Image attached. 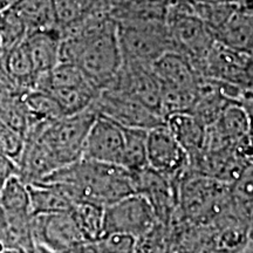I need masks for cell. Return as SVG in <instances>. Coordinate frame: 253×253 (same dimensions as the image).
I'll return each mask as SVG.
<instances>
[{
  "label": "cell",
  "mask_w": 253,
  "mask_h": 253,
  "mask_svg": "<svg viewBox=\"0 0 253 253\" xmlns=\"http://www.w3.org/2000/svg\"><path fill=\"white\" fill-rule=\"evenodd\" d=\"M39 182L61 185L74 203H91L106 208L136 194L132 172L116 164L80 158L59 168Z\"/></svg>",
  "instance_id": "obj_1"
},
{
  "label": "cell",
  "mask_w": 253,
  "mask_h": 253,
  "mask_svg": "<svg viewBox=\"0 0 253 253\" xmlns=\"http://www.w3.org/2000/svg\"><path fill=\"white\" fill-rule=\"evenodd\" d=\"M96 112L88 108L73 115L48 123L37 131L25 137L36 138L53 158L56 167L62 168L82 158L84 142Z\"/></svg>",
  "instance_id": "obj_2"
},
{
  "label": "cell",
  "mask_w": 253,
  "mask_h": 253,
  "mask_svg": "<svg viewBox=\"0 0 253 253\" xmlns=\"http://www.w3.org/2000/svg\"><path fill=\"white\" fill-rule=\"evenodd\" d=\"M118 28L123 63L153 66L161 56L176 52L166 23L118 24Z\"/></svg>",
  "instance_id": "obj_3"
},
{
  "label": "cell",
  "mask_w": 253,
  "mask_h": 253,
  "mask_svg": "<svg viewBox=\"0 0 253 253\" xmlns=\"http://www.w3.org/2000/svg\"><path fill=\"white\" fill-rule=\"evenodd\" d=\"M156 220L149 202L140 194H131L104 208L103 236L120 233L136 238L153 229Z\"/></svg>",
  "instance_id": "obj_4"
},
{
  "label": "cell",
  "mask_w": 253,
  "mask_h": 253,
  "mask_svg": "<svg viewBox=\"0 0 253 253\" xmlns=\"http://www.w3.org/2000/svg\"><path fill=\"white\" fill-rule=\"evenodd\" d=\"M229 196L227 183L209 176L190 177L181 186L182 208L191 219H211L224 209Z\"/></svg>",
  "instance_id": "obj_5"
},
{
  "label": "cell",
  "mask_w": 253,
  "mask_h": 253,
  "mask_svg": "<svg viewBox=\"0 0 253 253\" xmlns=\"http://www.w3.org/2000/svg\"><path fill=\"white\" fill-rule=\"evenodd\" d=\"M197 74L252 89V54L231 49L214 41L198 66Z\"/></svg>",
  "instance_id": "obj_6"
},
{
  "label": "cell",
  "mask_w": 253,
  "mask_h": 253,
  "mask_svg": "<svg viewBox=\"0 0 253 253\" xmlns=\"http://www.w3.org/2000/svg\"><path fill=\"white\" fill-rule=\"evenodd\" d=\"M95 112L112 119L122 126L149 129L164 123L160 114L154 112L125 94L109 89L100 90L93 103Z\"/></svg>",
  "instance_id": "obj_7"
},
{
  "label": "cell",
  "mask_w": 253,
  "mask_h": 253,
  "mask_svg": "<svg viewBox=\"0 0 253 253\" xmlns=\"http://www.w3.org/2000/svg\"><path fill=\"white\" fill-rule=\"evenodd\" d=\"M103 89L125 94L161 115L162 87L151 66L122 62L116 77Z\"/></svg>",
  "instance_id": "obj_8"
},
{
  "label": "cell",
  "mask_w": 253,
  "mask_h": 253,
  "mask_svg": "<svg viewBox=\"0 0 253 253\" xmlns=\"http://www.w3.org/2000/svg\"><path fill=\"white\" fill-rule=\"evenodd\" d=\"M147 166L172 181L189 166L188 155L166 123L147 132Z\"/></svg>",
  "instance_id": "obj_9"
},
{
  "label": "cell",
  "mask_w": 253,
  "mask_h": 253,
  "mask_svg": "<svg viewBox=\"0 0 253 253\" xmlns=\"http://www.w3.org/2000/svg\"><path fill=\"white\" fill-rule=\"evenodd\" d=\"M125 155L123 126L96 113L84 142L82 157L96 162L121 166Z\"/></svg>",
  "instance_id": "obj_10"
},
{
  "label": "cell",
  "mask_w": 253,
  "mask_h": 253,
  "mask_svg": "<svg viewBox=\"0 0 253 253\" xmlns=\"http://www.w3.org/2000/svg\"><path fill=\"white\" fill-rule=\"evenodd\" d=\"M31 226L36 244L43 245L56 251L69 252L73 249H79L86 243L71 211L32 216Z\"/></svg>",
  "instance_id": "obj_11"
},
{
  "label": "cell",
  "mask_w": 253,
  "mask_h": 253,
  "mask_svg": "<svg viewBox=\"0 0 253 253\" xmlns=\"http://www.w3.org/2000/svg\"><path fill=\"white\" fill-rule=\"evenodd\" d=\"M136 194H140L149 202L154 209L157 220L170 217L175 208L177 197L173 181L149 167L137 172H132Z\"/></svg>",
  "instance_id": "obj_12"
},
{
  "label": "cell",
  "mask_w": 253,
  "mask_h": 253,
  "mask_svg": "<svg viewBox=\"0 0 253 253\" xmlns=\"http://www.w3.org/2000/svg\"><path fill=\"white\" fill-rule=\"evenodd\" d=\"M252 7L240 5L219 28L212 32L214 41L238 52L252 54L253 14Z\"/></svg>",
  "instance_id": "obj_13"
},
{
  "label": "cell",
  "mask_w": 253,
  "mask_h": 253,
  "mask_svg": "<svg viewBox=\"0 0 253 253\" xmlns=\"http://www.w3.org/2000/svg\"><path fill=\"white\" fill-rule=\"evenodd\" d=\"M162 87L195 89L199 75L190 60L181 53L169 52L151 66Z\"/></svg>",
  "instance_id": "obj_14"
},
{
  "label": "cell",
  "mask_w": 253,
  "mask_h": 253,
  "mask_svg": "<svg viewBox=\"0 0 253 253\" xmlns=\"http://www.w3.org/2000/svg\"><path fill=\"white\" fill-rule=\"evenodd\" d=\"M60 41L58 30L37 31L24 39L36 78L50 72L60 62Z\"/></svg>",
  "instance_id": "obj_15"
},
{
  "label": "cell",
  "mask_w": 253,
  "mask_h": 253,
  "mask_svg": "<svg viewBox=\"0 0 253 253\" xmlns=\"http://www.w3.org/2000/svg\"><path fill=\"white\" fill-rule=\"evenodd\" d=\"M32 216L69 212L74 202L61 185L52 182L27 183Z\"/></svg>",
  "instance_id": "obj_16"
},
{
  "label": "cell",
  "mask_w": 253,
  "mask_h": 253,
  "mask_svg": "<svg viewBox=\"0 0 253 253\" xmlns=\"http://www.w3.org/2000/svg\"><path fill=\"white\" fill-rule=\"evenodd\" d=\"M164 123L185 150L189 163L203 153L207 128L191 113L172 114L164 119Z\"/></svg>",
  "instance_id": "obj_17"
},
{
  "label": "cell",
  "mask_w": 253,
  "mask_h": 253,
  "mask_svg": "<svg viewBox=\"0 0 253 253\" xmlns=\"http://www.w3.org/2000/svg\"><path fill=\"white\" fill-rule=\"evenodd\" d=\"M9 6L24 24L27 34L37 31L58 30L52 0H15Z\"/></svg>",
  "instance_id": "obj_18"
},
{
  "label": "cell",
  "mask_w": 253,
  "mask_h": 253,
  "mask_svg": "<svg viewBox=\"0 0 253 253\" xmlns=\"http://www.w3.org/2000/svg\"><path fill=\"white\" fill-rule=\"evenodd\" d=\"M171 0H128L122 8L109 17L118 24L166 23L167 11Z\"/></svg>",
  "instance_id": "obj_19"
},
{
  "label": "cell",
  "mask_w": 253,
  "mask_h": 253,
  "mask_svg": "<svg viewBox=\"0 0 253 253\" xmlns=\"http://www.w3.org/2000/svg\"><path fill=\"white\" fill-rule=\"evenodd\" d=\"M60 33L104 11L102 0H52Z\"/></svg>",
  "instance_id": "obj_20"
},
{
  "label": "cell",
  "mask_w": 253,
  "mask_h": 253,
  "mask_svg": "<svg viewBox=\"0 0 253 253\" xmlns=\"http://www.w3.org/2000/svg\"><path fill=\"white\" fill-rule=\"evenodd\" d=\"M0 211L5 214H31L27 183L12 173L0 186Z\"/></svg>",
  "instance_id": "obj_21"
},
{
  "label": "cell",
  "mask_w": 253,
  "mask_h": 253,
  "mask_svg": "<svg viewBox=\"0 0 253 253\" xmlns=\"http://www.w3.org/2000/svg\"><path fill=\"white\" fill-rule=\"evenodd\" d=\"M84 242H95L103 236L104 208L91 203H74L71 210Z\"/></svg>",
  "instance_id": "obj_22"
},
{
  "label": "cell",
  "mask_w": 253,
  "mask_h": 253,
  "mask_svg": "<svg viewBox=\"0 0 253 253\" xmlns=\"http://www.w3.org/2000/svg\"><path fill=\"white\" fill-rule=\"evenodd\" d=\"M125 155L122 167L130 172H137L147 166V129L123 126Z\"/></svg>",
  "instance_id": "obj_23"
},
{
  "label": "cell",
  "mask_w": 253,
  "mask_h": 253,
  "mask_svg": "<svg viewBox=\"0 0 253 253\" xmlns=\"http://www.w3.org/2000/svg\"><path fill=\"white\" fill-rule=\"evenodd\" d=\"M192 1V0H191ZM195 14L211 32L219 28L240 7L237 1L231 2H196L192 1Z\"/></svg>",
  "instance_id": "obj_24"
},
{
  "label": "cell",
  "mask_w": 253,
  "mask_h": 253,
  "mask_svg": "<svg viewBox=\"0 0 253 253\" xmlns=\"http://www.w3.org/2000/svg\"><path fill=\"white\" fill-rule=\"evenodd\" d=\"M27 36L24 24L11 6L0 11V49H9Z\"/></svg>",
  "instance_id": "obj_25"
},
{
  "label": "cell",
  "mask_w": 253,
  "mask_h": 253,
  "mask_svg": "<svg viewBox=\"0 0 253 253\" xmlns=\"http://www.w3.org/2000/svg\"><path fill=\"white\" fill-rule=\"evenodd\" d=\"M25 137L23 134L5 125L0 120V151L11 158L14 164L23 151Z\"/></svg>",
  "instance_id": "obj_26"
},
{
  "label": "cell",
  "mask_w": 253,
  "mask_h": 253,
  "mask_svg": "<svg viewBox=\"0 0 253 253\" xmlns=\"http://www.w3.org/2000/svg\"><path fill=\"white\" fill-rule=\"evenodd\" d=\"M128 0H102V5L107 14H112L113 12L122 8L126 4Z\"/></svg>",
  "instance_id": "obj_27"
},
{
  "label": "cell",
  "mask_w": 253,
  "mask_h": 253,
  "mask_svg": "<svg viewBox=\"0 0 253 253\" xmlns=\"http://www.w3.org/2000/svg\"><path fill=\"white\" fill-rule=\"evenodd\" d=\"M36 250H37V253H68L65 251H56V250H52L40 244H36Z\"/></svg>",
  "instance_id": "obj_28"
},
{
  "label": "cell",
  "mask_w": 253,
  "mask_h": 253,
  "mask_svg": "<svg viewBox=\"0 0 253 253\" xmlns=\"http://www.w3.org/2000/svg\"><path fill=\"white\" fill-rule=\"evenodd\" d=\"M196 2H231V1H237L239 2V0H192ZM240 4V2H239Z\"/></svg>",
  "instance_id": "obj_29"
},
{
  "label": "cell",
  "mask_w": 253,
  "mask_h": 253,
  "mask_svg": "<svg viewBox=\"0 0 253 253\" xmlns=\"http://www.w3.org/2000/svg\"><path fill=\"white\" fill-rule=\"evenodd\" d=\"M6 7H8V4L6 2V0H0V11Z\"/></svg>",
  "instance_id": "obj_30"
},
{
  "label": "cell",
  "mask_w": 253,
  "mask_h": 253,
  "mask_svg": "<svg viewBox=\"0 0 253 253\" xmlns=\"http://www.w3.org/2000/svg\"><path fill=\"white\" fill-rule=\"evenodd\" d=\"M15 1V0H6V2H7V4H8V6L9 5H12V4H13V2Z\"/></svg>",
  "instance_id": "obj_31"
}]
</instances>
